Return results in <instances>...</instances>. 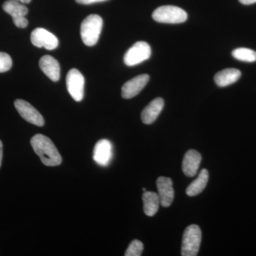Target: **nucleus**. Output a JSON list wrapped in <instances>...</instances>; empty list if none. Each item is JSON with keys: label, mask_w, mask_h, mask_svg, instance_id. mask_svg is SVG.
Masks as SVG:
<instances>
[{"label": "nucleus", "mask_w": 256, "mask_h": 256, "mask_svg": "<svg viewBox=\"0 0 256 256\" xmlns=\"http://www.w3.org/2000/svg\"><path fill=\"white\" fill-rule=\"evenodd\" d=\"M31 146L42 163L46 166H56L62 163V156L50 138L36 134L31 139Z\"/></svg>", "instance_id": "f257e3e1"}, {"label": "nucleus", "mask_w": 256, "mask_h": 256, "mask_svg": "<svg viewBox=\"0 0 256 256\" xmlns=\"http://www.w3.org/2000/svg\"><path fill=\"white\" fill-rule=\"evenodd\" d=\"M102 18L99 15L90 14L80 25V36L84 44L92 46L97 44L102 32Z\"/></svg>", "instance_id": "f03ea898"}, {"label": "nucleus", "mask_w": 256, "mask_h": 256, "mask_svg": "<svg viewBox=\"0 0 256 256\" xmlns=\"http://www.w3.org/2000/svg\"><path fill=\"white\" fill-rule=\"evenodd\" d=\"M202 230L198 226L192 224L185 229L182 244V256H196L200 252Z\"/></svg>", "instance_id": "7ed1b4c3"}, {"label": "nucleus", "mask_w": 256, "mask_h": 256, "mask_svg": "<svg viewBox=\"0 0 256 256\" xmlns=\"http://www.w3.org/2000/svg\"><path fill=\"white\" fill-rule=\"evenodd\" d=\"M188 18V14L184 10L172 5L160 6L152 13L153 20L160 23H183L186 21Z\"/></svg>", "instance_id": "20e7f679"}, {"label": "nucleus", "mask_w": 256, "mask_h": 256, "mask_svg": "<svg viewBox=\"0 0 256 256\" xmlns=\"http://www.w3.org/2000/svg\"><path fill=\"white\" fill-rule=\"evenodd\" d=\"M152 54L150 46L146 42H138L126 52L124 62L128 66H133L149 60Z\"/></svg>", "instance_id": "39448f33"}, {"label": "nucleus", "mask_w": 256, "mask_h": 256, "mask_svg": "<svg viewBox=\"0 0 256 256\" xmlns=\"http://www.w3.org/2000/svg\"><path fill=\"white\" fill-rule=\"evenodd\" d=\"M2 8L5 12L11 15L15 26L22 28L28 26V20L25 16L28 14V9L22 3L14 0H8L3 4Z\"/></svg>", "instance_id": "423d86ee"}, {"label": "nucleus", "mask_w": 256, "mask_h": 256, "mask_svg": "<svg viewBox=\"0 0 256 256\" xmlns=\"http://www.w3.org/2000/svg\"><path fill=\"white\" fill-rule=\"evenodd\" d=\"M67 90L74 100L80 102L84 98L85 79L82 74L76 68L69 70L66 76Z\"/></svg>", "instance_id": "0eeeda50"}, {"label": "nucleus", "mask_w": 256, "mask_h": 256, "mask_svg": "<svg viewBox=\"0 0 256 256\" xmlns=\"http://www.w3.org/2000/svg\"><path fill=\"white\" fill-rule=\"evenodd\" d=\"M14 106L21 117L28 122L38 127H42L44 124L43 116L30 102L18 99L14 101Z\"/></svg>", "instance_id": "6e6552de"}, {"label": "nucleus", "mask_w": 256, "mask_h": 256, "mask_svg": "<svg viewBox=\"0 0 256 256\" xmlns=\"http://www.w3.org/2000/svg\"><path fill=\"white\" fill-rule=\"evenodd\" d=\"M31 42L34 46L38 48L44 47L47 50H55L58 45L57 37L43 28L33 30L31 34Z\"/></svg>", "instance_id": "1a4fd4ad"}, {"label": "nucleus", "mask_w": 256, "mask_h": 256, "mask_svg": "<svg viewBox=\"0 0 256 256\" xmlns=\"http://www.w3.org/2000/svg\"><path fill=\"white\" fill-rule=\"evenodd\" d=\"M160 204L163 207H169L172 204L174 197L172 181L169 178L160 176L156 180Z\"/></svg>", "instance_id": "9d476101"}, {"label": "nucleus", "mask_w": 256, "mask_h": 256, "mask_svg": "<svg viewBox=\"0 0 256 256\" xmlns=\"http://www.w3.org/2000/svg\"><path fill=\"white\" fill-rule=\"evenodd\" d=\"M112 143L108 140H100L96 143L94 150V160L100 166H108L112 158Z\"/></svg>", "instance_id": "9b49d317"}, {"label": "nucleus", "mask_w": 256, "mask_h": 256, "mask_svg": "<svg viewBox=\"0 0 256 256\" xmlns=\"http://www.w3.org/2000/svg\"><path fill=\"white\" fill-rule=\"evenodd\" d=\"M149 75L142 74L128 80L122 86V97L130 99L138 95L149 82Z\"/></svg>", "instance_id": "f8f14e48"}, {"label": "nucleus", "mask_w": 256, "mask_h": 256, "mask_svg": "<svg viewBox=\"0 0 256 256\" xmlns=\"http://www.w3.org/2000/svg\"><path fill=\"white\" fill-rule=\"evenodd\" d=\"M40 67L44 74L52 82H56L60 78V65L58 60L52 56H44L40 60Z\"/></svg>", "instance_id": "ddd939ff"}, {"label": "nucleus", "mask_w": 256, "mask_h": 256, "mask_svg": "<svg viewBox=\"0 0 256 256\" xmlns=\"http://www.w3.org/2000/svg\"><path fill=\"white\" fill-rule=\"evenodd\" d=\"M202 161L200 152L194 150H190L185 154L182 162V170L184 174L192 178L196 174Z\"/></svg>", "instance_id": "4468645a"}, {"label": "nucleus", "mask_w": 256, "mask_h": 256, "mask_svg": "<svg viewBox=\"0 0 256 256\" xmlns=\"http://www.w3.org/2000/svg\"><path fill=\"white\" fill-rule=\"evenodd\" d=\"M164 105V100L162 98H156L151 101L144 108L141 114V119H142V122L146 124H153L162 110Z\"/></svg>", "instance_id": "2eb2a0df"}, {"label": "nucleus", "mask_w": 256, "mask_h": 256, "mask_svg": "<svg viewBox=\"0 0 256 256\" xmlns=\"http://www.w3.org/2000/svg\"><path fill=\"white\" fill-rule=\"evenodd\" d=\"M242 73L236 68H226L216 74L214 82L218 86L226 87L234 84L240 78Z\"/></svg>", "instance_id": "dca6fc26"}, {"label": "nucleus", "mask_w": 256, "mask_h": 256, "mask_svg": "<svg viewBox=\"0 0 256 256\" xmlns=\"http://www.w3.org/2000/svg\"><path fill=\"white\" fill-rule=\"evenodd\" d=\"M143 207L144 214L148 216L156 214L160 206V198L156 192L146 191L142 195Z\"/></svg>", "instance_id": "f3484780"}, {"label": "nucleus", "mask_w": 256, "mask_h": 256, "mask_svg": "<svg viewBox=\"0 0 256 256\" xmlns=\"http://www.w3.org/2000/svg\"><path fill=\"white\" fill-rule=\"evenodd\" d=\"M208 172L206 169H203L200 172L198 178L190 184L186 188V193L188 196H194L200 194L205 188L208 181Z\"/></svg>", "instance_id": "a211bd4d"}, {"label": "nucleus", "mask_w": 256, "mask_h": 256, "mask_svg": "<svg viewBox=\"0 0 256 256\" xmlns=\"http://www.w3.org/2000/svg\"><path fill=\"white\" fill-rule=\"evenodd\" d=\"M232 55L234 58L245 62H256V52L247 48H238L234 50Z\"/></svg>", "instance_id": "6ab92c4d"}, {"label": "nucleus", "mask_w": 256, "mask_h": 256, "mask_svg": "<svg viewBox=\"0 0 256 256\" xmlns=\"http://www.w3.org/2000/svg\"><path fill=\"white\" fill-rule=\"evenodd\" d=\"M143 249L142 242L138 240H132L128 246L124 256H140L142 255Z\"/></svg>", "instance_id": "aec40b11"}, {"label": "nucleus", "mask_w": 256, "mask_h": 256, "mask_svg": "<svg viewBox=\"0 0 256 256\" xmlns=\"http://www.w3.org/2000/svg\"><path fill=\"white\" fill-rule=\"evenodd\" d=\"M12 66V60L8 54L0 52V73L8 72Z\"/></svg>", "instance_id": "412c9836"}, {"label": "nucleus", "mask_w": 256, "mask_h": 256, "mask_svg": "<svg viewBox=\"0 0 256 256\" xmlns=\"http://www.w3.org/2000/svg\"><path fill=\"white\" fill-rule=\"evenodd\" d=\"M108 1V0H76V2L82 4H90L94 3Z\"/></svg>", "instance_id": "4be33fe9"}, {"label": "nucleus", "mask_w": 256, "mask_h": 256, "mask_svg": "<svg viewBox=\"0 0 256 256\" xmlns=\"http://www.w3.org/2000/svg\"><path fill=\"white\" fill-rule=\"evenodd\" d=\"M242 4L249 5L254 4L256 2V0H239Z\"/></svg>", "instance_id": "5701e85b"}, {"label": "nucleus", "mask_w": 256, "mask_h": 256, "mask_svg": "<svg viewBox=\"0 0 256 256\" xmlns=\"http://www.w3.org/2000/svg\"><path fill=\"white\" fill-rule=\"evenodd\" d=\"M3 158V144L2 141L0 140V168H1L2 162Z\"/></svg>", "instance_id": "b1692460"}, {"label": "nucleus", "mask_w": 256, "mask_h": 256, "mask_svg": "<svg viewBox=\"0 0 256 256\" xmlns=\"http://www.w3.org/2000/svg\"><path fill=\"white\" fill-rule=\"evenodd\" d=\"M14 1L20 2L22 3V4H28L32 0H14Z\"/></svg>", "instance_id": "393cba45"}, {"label": "nucleus", "mask_w": 256, "mask_h": 256, "mask_svg": "<svg viewBox=\"0 0 256 256\" xmlns=\"http://www.w3.org/2000/svg\"><path fill=\"white\" fill-rule=\"evenodd\" d=\"M146 188H143V192H146Z\"/></svg>", "instance_id": "a878e982"}]
</instances>
